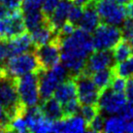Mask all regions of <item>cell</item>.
I'll use <instances>...</instances> for the list:
<instances>
[{
    "label": "cell",
    "instance_id": "cell-41",
    "mask_svg": "<svg viewBox=\"0 0 133 133\" xmlns=\"http://www.w3.org/2000/svg\"><path fill=\"white\" fill-rule=\"evenodd\" d=\"M11 14H12L11 11H9L7 8H5L2 4H0V19L7 18V17H9Z\"/></svg>",
    "mask_w": 133,
    "mask_h": 133
},
{
    "label": "cell",
    "instance_id": "cell-17",
    "mask_svg": "<svg viewBox=\"0 0 133 133\" xmlns=\"http://www.w3.org/2000/svg\"><path fill=\"white\" fill-rule=\"evenodd\" d=\"M54 95H55V98L61 105L65 104L70 100L77 98V89H76V82L74 79L66 78L56 88L54 92Z\"/></svg>",
    "mask_w": 133,
    "mask_h": 133
},
{
    "label": "cell",
    "instance_id": "cell-35",
    "mask_svg": "<svg viewBox=\"0 0 133 133\" xmlns=\"http://www.w3.org/2000/svg\"><path fill=\"white\" fill-rule=\"evenodd\" d=\"M0 4H2L5 8H7L9 11L14 13V12L19 11L22 0H0Z\"/></svg>",
    "mask_w": 133,
    "mask_h": 133
},
{
    "label": "cell",
    "instance_id": "cell-26",
    "mask_svg": "<svg viewBox=\"0 0 133 133\" xmlns=\"http://www.w3.org/2000/svg\"><path fill=\"white\" fill-rule=\"evenodd\" d=\"M9 131L10 132H28V126L26 123V121L23 114L17 115L11 119V122L9 123Z\"/></svg>",
    "mask_w": 133,
    "mask_h": 133
},
{
    "label": "cell",
    "instance_id": "cell-36",
    "mask_svg": "<svg viewBox=\"0 0 133 133\" xmlns=\"http://www.w3.org/2000/svg\"><path fill=\"white\" fill-rule=\"evenodd\" d=\"M122 36H125L127 39L133 36V21L132 19H127L122 22Z\"/></svg>",
    "mask_w": 133,
    "mask_h": 133
},
{
    "label": "cell",
    "instance_id": "cell-18",
    "mask_svg": "<svg viewBox=\"0 0 133 133\" xmlns=\"http://www.w3.org/2000/svg\"><path fill=\"white\" fill-rule=\"evenodd\" d=\"M72 3L73 2L70 0L59 1L58 5L56 6L54 12L48 18L50 23L56 30V32L62 26L63 23L68 21V15H69V11H70V8L72 6Z\"/></svg>",
    "mask_w": 133,
    "mask_h": 133
},
{
    "label": "cell",
    "instance_id": "cell-39",
    "mask_svg": "<svg viewBox=\"0 0 133 133\" xmlns=\"http://www.w3.org/2000/svg\"><path fill=\"white\" fill-rule=\"evenodd\" d=\"M7 57H9L7 42L6 41H0V64L3 62Z\"/></svg>",
    "mask_w": 133,
    "mask_h": 133
},
{
    "label": "cell",
    "instance_id": "cell-9",
    "mask_svg": "<svg viewBox=\"0 0 133 133\" xmlns=\"http://www.w3.org/2000/svg\"><path fill=\"white\" fill-rule=\"evenodd\" d=\"M76 89H77V98L81 105L96 104L99 97L100 90L93 83L91 77L87 75L85 72L77 75Z\"/></svg>",
    "mask_w": 133,
    "mask_h": 133
},
{
    "label": "cell",
    "instance_id": "cell-24",
    "mask_svg": "<svg viewBox=\"0 0 133 133\" xmlns=\"http://www.w3.org/2000/svg\"><path fill=\"white\" fill-rule=\"evenodd\" d=\"M23 19L26 26V30H32L33 28L40 25L41 23L46 22L48 18L44 15L42 10H37V11H31L27 13H23Z\"/></svg>",
    "mask_w": 133,
    "mask_h": 133
},
{
    "label": "cell",
    "instance_id": "cell-40",
    "mask_svg": "<svg viewBox=\"0 0 133 133\" xmlns=\"http://www.w3.org/2000/svg\"><path fill=\"white\" fill-rule=\"evenodd\" d=\"M125 14L127 19L133 21V0H131L129 3L127 4L125 8Z\"/></svg>",
    "mask_w": 133,
    "mask_h": 133
},
{
    "label": "cell",
    "instance_id": "cell-28",
    "mask_svg": "<svg viewBox=\"0 0 133 133\" xmlns=\"http://www.w3.org/2000/svg\"><path fill=\"white\" fill-rule=\"evenodd\" d=\"M80 111H81V116L85 118L87 123H88L98 114L99 110L95 106V104H89V105H83V107L80 109Z\"/></svg>",
    "mask_w": 133,
    "mask_h": 133
},
{
    "label": "cell",
    "instance_id": "cell-31",
    "mask_svg": "<svg viewBox=\"0 0 133 133\" xmlns=\"http://www.w3.org/2000/svg\"><path fill=\"white\" fill-rule=\"evenodd\" d=\"M83 10H84L83 6L72 3V6H71L70 11H69V15H68V22H72L74 24L78 23L82 14H83Z\"/></svg>",
    "mask_w": 133,
    "mask_h": 133
},
{
    "label": "cell",
    "instance_id": "cell-14",
    "mask_svg": "<svg viewBox=\"0 0 133 133\" xmlns=\"http://www.w3.org/2000/svg\"><path fill=\"white\" fill-rule=\"evenodd\" d=\"M113 62L114 59L109 51L96 50L94 52H91L87 59L85 71L87 70L89 74H92L97 71L109 69L113 65Z\"/></svg>",
    "mask_w": 133,
    "mask_h": 133
},
{
    "label": "cell",
    "instance_id": "cell-38",
    "mask_svg": "<svg viewBox=\"0 0 133 133\" xmlns=\"http://www.w3.org/2000/svg\"><path fill=\"white\" fill-rule=\"evenodd\" d=\"M126 100L133 99V77L128 78V80L126 81V87L124 90Z\"/></svg>",
    "mask_w": 133,
    "mask_h": 133
},
{
    "label": "cell",
    "instance_id": "cell-1",
    "mask_svg": "<svg viewBox=\"0 0 133 133\" xmlns=\"http://www.w3.org/2000/svg\"><path fill=\"white\" fill-rule=\"evenodd\" d=\"M60 59L68 72L79 75L85 71L89 56L93 52L92 38L89 32L76 28L71 34L59 38Z\"/></svg>",
    "mask_w": 133,
    "mask_h": 133
},
{
    "label": "cell",
    "instance_id": "cell-29",
    "mask_svg": "<svg viewBox=\"0 0 133 133\" xmlns=\"http://www.w3.org/2000/svg\"><path fill=\"white\" fill-rule=\"evenodd\" d=\"M63 112H64V117L65 116H71V115L77 114L81 109V103L79 102L78 98L72 99L70 101L66 102L62 105Z\"/></svg>",
    "mask_w": 133,
    "mask_h": 133
},
{
    "label": "cell",
    "instance_id": "cell-45",
    "mask_svg": "<svg viewBox=\"0 0 133 133\" xmlns=\"http://www.w3.org/2000/svg\"><path fill=\"white\" fill-rule=\"evenodd\" d=\"M128 42H129L130 46H131V49H132V52H133V36H132V37H130L129 39H128Z\"/></svg>",
    "mask_w": 133,
    "mask_h": 133
},
{
    "label": "cell",
    "instance_id": "cell-13",
    "mask_svg": "<svg viewBox=\"0 0 133 133\" xmlns=\"http://www.w3.org/2000/svg\"><path fill=\"white\" fill-rule=\"evenodd\" d=\"M88 130V123L81 115L65 116L58 121L54 122L52 132L81 133Z\"/></svg>",
    "mask_w": 133,
    "mask_h": 133
},
{
    "label": "cell",
    "instance_id": "cell-10",
    "mask_svg": "<svg viewBox=\"0 0 133 133\" xmlns=\"http://www.w3.org/2000/svg\"><path fill=\"white\" fill-rule=\"evenodd\" d=\"M25 31L26 26L22 12H14L7 18L0 19V41L13 39L25 33Z\"/></svg>",
    "mask_w": 133,
    "mask_h": 133
},
{
    "label": "cell",
    "instance_id": "cell-16",
    "mask_svg": "<svg viewBox=\"0 0 133 133\" xmlns=\"http://www.w3.org/2000/svg\"><path fill=\"white\" fill-rule=\"evenodd\" d=\"M6 42H7L9 56L22 54V52H31L33 47L35 48L32 39L30 37V34L23 33L19 36H17L13 39L6 41Z\"/></svg>",
    "mask_w": 133,
    "mask_h": 133
},
{
    "label": "cell",
    "instance_id": "cell-15",
    "mask_svg": "<svg viewBox=\"0 0 133 133\" xmlns=\"http://www.w3.org/2000/svg\"><path fill=\"white\" fill-rule=\"evenodd\" d=\"M29 32L35 48L38 46L48 44L57 38V32L50 23L49 19H47L46 22L41 23L40 25H38L32 30H30Z\"/></svg>",
    "mask_w": 133,
    "mask_h": 133
},
{
    "label": "cell",
    "instance_id": "cell-32",
    "mask_svg": "<svg viewBox=\"0 0 133 133\" xmlns=\"http://www.w3.org/2000/svg\"><path fill=\"white\" fill-rule=\"evenodd\" d=\"M126 87V79L125 78L119 77V76H114L110 84V89H113L114 91L117 92H122L124 93Z\"/></svg>",
    "mask_w": 133,
    "mask_h": 133
},
{
    "label": "cell",
    "instance_id": "cell-5",
    "mask_svg": "<svg viewBox=\"0 0 133 133\" xmlns=\"http://www.w3.org/2000/svg\"><path fill=\"white\" fill-rule=\"evenodd\" d=\"M68 70L63 64L57 63L47 70H42L39 73V92L40 98L47 99L54 95V92L67 78Z\"/></svg>",
    "mask_w": 133,
    "mask_h": 133
},
{
    "label": "cell",
    "instance_id": "cell-37",
    "mask_svg": "<svg viewBox=\"0 0 133 133\" xmlns=\"http://www.w3.org/2000/svg\"><path fill=\"white\" fill-rule=\"evenodd\" d=\"M121 115H122L127 121L133 119V99L126 100L125 106H124Z\"/></svg>",
    "mask_w": 133,
    "mask_h": 133
},
{
    "label": "cell",
    "instance_id": "cell-19",
    "mask_svg": "<svg viewBox=\"0 0 133 133\" xmlns=\"http://www.w3.org/2000/svg\"><path fill=\"white\" fill-rule=\"evenodd\" d=\"M80 28L88 32H93L100 23V18L96 9L91 5H87L83 10L80 21H79Z\"/></svg>",
    "mask_w": 133,
    "mask_h": 133
},
{
    "label": "cell",
    "instance_id": "cell-21",
    "mask_svg": "<svg viewBox=\"0 0 133 133\" xmlns=\"http://www.w3.org/2000/svg\"><path fill=\"white\" fill-rule=\"evenodd\" d=\"M128 121L122 115H110L104 119L103 131L107 133H122L126 131Z\"/></svg>",
    "mask_w": 133,
    "mask_h": 133
},
{
    "label": "cell",
    "instance_id": "cell-3",
    "mask_svg": "<svg viewBox=\"0 0 133 133\" xmlns=\"http://www.w3.org/2000/svg\"><path fill=\"white\" fill-rule=\"evenodd\" d=\"M0 105L7 111L11 119L17 115L24 113L25 108L19 101L16 79L0 75Z\"/></svg>",
    "mask_w": 133,
    "mask_h": 133
},
{
    "label": "cell",
    "instance_id": "cell-7",
    "mask_svg": "<svg viewBox=\"0 0 133 133\" xmlns=\"http://www.w3.org/2000/svg\"><path fill=\"white\" fill-rule=\"evenodd\" d=\"M97 108L104 115H118L122 114L126 104L125 94L117 92L111 89L101 90L97 100Z\"/></svg>",
    "mask_w": 133,
    "mask_h": 133
},
{
    "label": "cell",
    "instance_id": "cell-25",
    "mask_svg": "<svg viewBox=\"0 0 133 133\" xmlns=\"http://www.w3.org/2000/svg\"><path fill=\"white\" fill-rule=\"evenodd\" d=\"M113 72L115 75L125 79L133 77V56H130L125 60L117 63Z\"/></svg>",
    "mask_w": 133,
    "mask_h": 133
},
{
    "label": "cell",
    "instance_id": "cell-2",
    "mask_svg": "<svg viewBox=\"0 0 133 133\" xmlns=\"http://www.w3.org/2000/svg\"><path fill=\"white\" fill-rule=\"evenodd\" d=\"M40 71L42 70L36 56L31 52L9 56L0 64V75L12 79H17L27 73Z\"/></svg>",
    "mask_w": 133,
    "mask_h": 133
},
{
    "label": "cell",
    "instance_id": "cell-22",
    "mask_svg": "<svg viewBox=\"0 0 133 133\" xmlns=\"http://www.w3.org/2000/svg\"><path fill=\"white\" fill-rule=\"evenodd\" d=\"M115 74L113 70L109 69H105V70L97 71L91 74V79H92L93 83L98 88L100 91L104 90V89H108L110 87L112 80L114 78Z\"/></svg>",
    "mask_w": 133,
    "mask_h": 133
},
{
    "label": "cell",
    "instance_id": "cell-4",
    "mask_svg": "<svg viewBox=\"0 0 133 133\" xmlns=\"http://www.w3.org/2000/svg\"><path fill=\"white\" fill-rule=\"evenodd\" d=\"M39 73L40 72L27 73L16 79L19 101L24 108L36 106L40 100Z\"/></svg>",
    "mask_w": 133,
    "mask_h": 133
},
{
    "label": "cell",
    "instance_id": "cell-11",
    "mask_svg": "<svg viewBox=\"0 0 133 133\" xmlns=\"http://www.w3.org/2000/svg\"><path fill=\"white\" fill-rule=\"evenodd\" d=\"M34 54L39 62L41 70H47L56 65L60 60V46L58 39L56 38V40L48 44L36 47Z\"/></svg>",
    "mask_w": 133,
    "mask_h": 133
},
{
    "label": "cell",
    "instance_id": "cell-44",
    "mask_svg": "<svg viewBox=\"0 0 133 133\" xmlns=\"http://www.w3.org/2000/svg\"><path fill=\"white\" fill-rule=\"evenodd\" d=\"M112 1H114L115 3L118 4V5L124 6V5H127V4L129 3L131 0H112Z\"/></svg>",
    "mask_w": 133,
    "mask_h": 133
},
{
    "label": "cell",
    "instance_id": "cell-34",
    "mask_svg": "<svg viewBox=\"0 0 133 133\" xmlns=\"http://www.w3.org/2000/svg\"><path fill=\"white\" fill-rule=\"evenodd\" d=\"M59 1L60 0H45L41 10H42V12L44 13V15L47 18H49L51 16V14L54 12V10L56 8V6L58 5Z\"/></svg>",
    "mask_w": 133,
    "mask_h": 133
},
{
    "label": "cell",
    "instance_id": "cell-42",
    "mask_svg": "<svg viewBox=\"0 0 133 133\" xmlns=\"http://www.w3.org/2000/svg\"><path fill=\"white\" fill-rule=\"evenodd\" d=\"M73 3L77 4V5H80V6H83L85 7L87 5H90L91 3H93L96 0H71Z\"/></svg>",
    "mask_w": 133,
    "mask_h": 133
},
{
    "label": "cell",
    "instance_id": "cell-30",
    "mask_svg": "<svg viewBox=\"0 0 133 133\" xmlns=\"http://www.w3.org/2000/svg\"><path fill=\"white\" fill-rule=\"evenodd\" d=\"M104 119L105 118L101 115L97 114L94 118L88 122V130L91 132H101L103 131Z\"/></svg>",
    "mask_w": 133,
    "mask_h": 133
},
{
    "label": "cell",
    "instance_id": "cell-12",
    "mask_svg": "<svg viewBox=\"0 0 133 133\" xmlns=\"http://www.w3.org/2000/svg\"><path fill=\"white\" fill-rule=\"evenodd\" d=\"M23 117L25 118L29 131L38 133L54 131L55 121H51L48 118H46L41 112L40 107H38L37 105L33 107L25 108Z\"/></svg>",
    "mask_w": 133,
    "mask_h": 133
},
{
    "label": "cell",
    "instance_id": "cell-6",
    "mask_svg": "<svg viewBox=\"0 0 133 133\" xmlns=\"http://www.w3.org/2000/svg\"><path fill=\"white\" fill-rule=\"evenodd\" d=\"M94 50L110 51L122 39V29L109 23H99L91 36Z\"/></svg>",
    "mask_w": 133,
    "mask_h": 133
},
{
    "label": "cell",
    "instance_id": "cell-33",
    "mask_svg": "<svg viewBox=\"0 0 133 133\" xmlns=\"http://www.w3.org/2000/svg\"><path fill=\"white\" fill-rule=\"evenodd\" d=\"M11 122V117L7 111L0 105V132L9 131V123Z\"/></svg>",
    "mask_w": 133,
    "mask_h": 133
},
{
    "label": "cell",
    "instance_id": "cell-8",
    "mask_svg": "<svg viewBox=\"0 0 133 133\" xmlns=\"http://www.w3.org/2000/svg\"><path fill=\"white\" fill-rule=\"evenodd\" d=\"M95 9L100 19L109 24L118 26L122 24L126 19L125 9L123 6L115 3L112 0H97Z\"/></svg>",
    "mask_w": 133,
    "mask_h": 133
},
{
    "label": "cell",
    "instance_id": "cell-20",
    "mask_svg": "<svg viewBox=\"0 0 133 133\" xmlns=\"http://www.w3.org/2000/svg\"><path fill=\"white\" fill-rule=\"evenodd\" d=\"M40 109L45 117L51 121H58L64 117L62 105L52 96L43 100Z\"/></svg>",
    "mask_w": 133,
    "mask_h": 133
},
{
    "label": "cell",
    "instance_id": "cell-43",
    "mask_svg": "<svg viewBox=\"0 0 133 133\" xmlns=\"http://www.w3.org/2000/svg\"><path fill=\"white\" fill-rule=\"evenodd\" d=\"M126 132L133 133V119H130L127 122V126H126Z\"/></svg>",
    "mask_w": 133,
    "mask_h": 133
},
{
    "label": "cell",
    "instance_id": "cell-27",
    "mask_svg": "<svg viewBox=\"0 0 133 133\" xmlns=\"http://www.w3.org/2000/svg\"><path fill=\"white\" fill-rule=\"evenodd\" d=\"M45 0H22L21 8L22 13H27L31 11L41 10Z\"/></svg>",
    "mask_w": 133,
    "mask_h": 133
},
{
    "label": "cell",
    "instance_id": "cell-23",
    "mask_svg": "<svg viewBox=\"0 0 133 133\" xmlns=\"http://www.w3.org/2000/svg\"><path fill=\"white\" fill-rule=\"evenodd\" d=\"M112 56L115 62H121L128 58L130 56H132V49L130 46L129 42L126 40H121L118 44L112 49Z\"/></svg>",
    "mask_w": 133,
    "mask_h": 133
}]
</instances>
